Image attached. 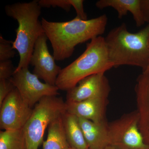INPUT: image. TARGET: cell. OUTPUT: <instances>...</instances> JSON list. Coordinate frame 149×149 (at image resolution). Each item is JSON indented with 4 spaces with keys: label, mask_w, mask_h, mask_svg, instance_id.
Returning a JSON list of instances; mask_svg holds the SVG:
<instances>
[{
    "label": "cell",
    "mask_w": 149,
    "mask_h": 149,
    "mask_svg": "<svg viewBox=\"0 0 149 149\" xmlns=\"http://www.w3.org/2000/svg\"><path fill=\"white\" fill-rule=\"evenodd\" d=\"M106 15L83 20L75 17L70 21L57 22L42 18L44 32L50 42L55 59L61 61L72 55L75 47L104 34L107 23Z\"/></svg>",
    "instance_id": "1"
},
{
    "label": "cell",
    "mask_w": 149,
    "mask_h": 149,
    "mask_svg": "<svg viewBox=\"0 0 149 149\" xmlns=\"http://www.w3.org/2000/svg\"><path fill=\"white\" fill-rule=\"evenodd\" d=\"M113 67L128 65L142 70L149 65V24L136 33L128 31L125 23L111 29L105 37Z\"/></svg>",
    "instance_id": "2"
},
{
    "label": "cell",
    "mask_w": 149,
    "mask_h": 149,
    "mask_svg": "<svg viewBox=\"0 0 149 149\" xmlns=\"http://www.w3.org/2000/svg\"><path fill=\"white\" fill-rule=\"evenodd\" d=\"M41 8L36 0L7 5L5 7L7 15L18 22V27L15 30L16 39L12 42L13 48L17 51L19 56V62L15 72L28 68L35 43L45 33L39 20Z\"/></svg>",
    "instance_id": "3"
},
{
    "label": "cell",
    "mask_w": 149,
    "mask_h": 149,
    "mask_svg": "<svg viewBox=\"0 0 149 149\" xmlns=\"http://www.w3.org/2000/svg\"><path fill=\"white\" fill-rule=\"evenodd\" d=\"M113 68L110 61L104 37L94 38L87 44L82 54L61 69L56 82L59 90L68 91L86 77L104 73Z\"/></svg>",
    "instance_id": "4"
},
{
    "label": "cell",
    "mask_w": 149,
    "mask_h": 149,
    "mask_svg": "<svg viewBox=\"0 0 149 149\" xmlns=\"http://www.w3.org/2000/svg\"><path fill=\"white\" fill-rule=\"evenodd\" d=\"M66 112L65 102L57 96L44 97L34 107L24 129L27 149H38L46 128Z\"/></svg>",
    "instance_id": "5"
},
{
    "label": "cell",
    "mask_w": 149,
    "mask_h": 149,
    "mask_svg": "<svg viewBox=\"0 0 149 149\" xmlns=\"http://www.w3.org/2000/svg\"><path fill=\"white\" fill-rule=\"evenodd\" d=\"M137 110L108 123L110 145L116 149H149L139 126Z\"/></svg>",
    "instance_id": "6"
},
{
    "label": "cell",
    "mask_w": 149,
    "mask_h": 149,
    "mask_svg": "<svg viewBox=\"0 0 149 149\" xmlns=\"http://www.w3.org/2000/svg\"><path fill=\"white\" fill-rule=\"evenodd\" d=\"M10 80L18 90L24 101L31 107L47 96H57L58 88L55 85L43 83L28 68L15 72Z\"/></svg>",
    "instance_id": "7"
},
{
    "label": "cell",
    "mask_w": 149,
    "mask_h": 149,
    "mask_svg": "<svg viewBox=\"0 0 149 149\" xmlns=\"http://www.w3.org/2000/svg\"><path fill=\"white\" fill-rule=\"evenodd\" d=\"M33 108L28 105L14 88L0 105V128L15 130L24 128L32 114Z\"/></svg>",
    "instance_id": "8"
},
{
    "label": "cell",
    "mask_w": 149,
    "mask_h": 149,
    "mask_svg": "<svg viewBox=\"0 0 149 149\" xmlns=\"http://www.w3.org/2000/svg\"><path fill=\"white\" fill-rule=\"evenodd\" d=\"M45 33L41 35L35 43L30 64L34 66L33 73L45 83L56 85L57 79L61 70V68L56 64L53 56L49 52Z\"/></svg>",
    "instance_id": "9"
},
{
    "label": "cell",
    "mask_w": 149,
    "mask_h": 149,
    "mask_svg": "<svg viewBox=\"0 0 149 149\" xmlns=\"http://www.w3.org/2000/svg\"><path fill=\"white\" fill-rule=\"evenodd\" d=\"M104 74H93L80 81L75 87L67 91L66 102H81L96 97H108L111 88Z\"/></svg>",
    "instance_id": "10"
},
{
    "label": "cell",
    "mask_w": 149,
    "mask_h": 149,
    "mask_svg": "<svg viewBox=\"0 0 149 149\" xmlns=\"http://www.w3.org/2000/svg\"><path fill=\"white\" fill-rule=\"evenodd\" d=\"M135 90L139 128L149 147V66L142 70L137 78Z\"/></svg>",
    "instance_id": "11"
},
{
    "label": "cell",
    "mask_w": 149,
    "mask_h": 149,
    "mask_svg": "<svg viewBox=\"0 0 149 149\" xmlns=\"http://www.w3.org/2000/svg\"><path fill=\"white\" fill-rule=\"evenodd\" d=\"M66 112L95 123L107 121L106 112L108 104L107 97L93 98L83 101L65 102Z\"/></svg>",
    "instance_id": "12"
},
{
    "label": "cell",
    "mask_w": 149,
    "mask_h": 149,
    "mask_svg": "<svg viewBox=\"0 0 149 149\" xmlns=\"http://www.w3.org/2000/svg\"><path fill=\"white\" fill-rule=\"evenodd\" d=\"M85 141L90 149H105L110 145L108 123H95L78 117Z\"/></svg>",
    "instance_id": "13"
},
{
    "label": "cell",
    "mask_w": 149,
    "mask_h": 149,
    "mask_svg": "<svg viewBox=\"0 0 149 149\" xmlns=\"http://www.w3.org/2000/svg\"><path fill=\"white\" fill-rule=\"evenodd\" d=\"M96 6L100 9L111 7L117 11L118 18L121 19L130 12L137 27H141L145 23L141 11V0H100L96 3Z\"/></svg>",
    "instance_id": "14"
},
{
    "label": "cell",
    "mask_w": 149,
    "mask_h": 149,
    "mask_svg": "<svg viewBox=\"0 0 149 149\" xmlns=\"http://www.w3.org/2000/svg\"><path fill=\"white\" fill-rule=\"evenodd\" d=\"M62 118L65 133L70 148L75 149L89 148L78 117L66 112L63 115Z\"/></svg>",
    "instance_id": "15"
},
{
    "label": "cell",
    "mask_w": 149,
    "mask_h": 149,
    "mask_svg": "<svg viewBox=\"0 0 149 149\" xmlns=\"http://www.w3.org/2000/svg\"><path fill=\"white\" fill-rule=\"evenodd\" d=\"M62 116L54 120L48 126L47 140L43 142V149H69L63 128Z\"/></svg>",
    "instance_id": "16"
},
{
    "label": "cell",
    "mask_w": 149,
    "mask_h": 149,
    "mask_svg": "<svg viewBox=\"0 0 149 149\" xmlns=\"http://www.w3.org/2000/svg\"><path fill=\"white\" fill-rule=\"evenodd\" d=\"M0 149H27L24 129L0 132Z\"/></svg>",
    "instance_id": "17"
},
{
    "label": "cell",
    "mask_w": 149,
    "mask_h": 149,
    "mask_svg": "<svg viewBox=\"0 0 149 149\" xmlns=\"http://www.w3.org/2000/svg\"><path fill=\"white\" fill-rule=\"evenodd\" d=\"M16 54L12 46V42L0 36V61L10 60Z\"/></svg>",
    "instance_id": "18"
},
{
    "label": "cell",
    "mask_w": 149,
    "mask_h": 149,
    "mask_svg": "<svg viewBox=\"0 0 149 149\" xmlns=\"http://www.w3.org/2000/svg\"><path fill=\"white\" fill-rule=\"evenodd\" d=\"M38 2L42 8L58 7L68 12L73 6V0H40Z\"/></svg>",
    "instance_id": "19"
},
{
    "label": "cell",
    "mask_w": 149,
    "mask_h": 149,
    "mask_svg": "<svg viewBox=\"0 0 149 149\" xmlns=\"http://www.w3.org/2000/svg\"><path fill=\"white\" fill-rule=\"evenodd\" d=\"M15 69L10 60L0 61V80H10Z\"/></svg>",
    "instance_id": "20"
},
{
    "label": "cell",
    "mask_w": 149,
    "mask_h": 149,
    "mask_svg": "<svg viewBox=\"0 0 149 149\" xmlns=\"http://www.w3.org/2000/svg\"><path fill=\"white\" fill-rule=\"evenodd\" d=\"M14 88L10 80H0V105Z\"/></svg>",
    "instance_id": "21"
},
{
    "label": "cell",
    "mask_w": 149,
    "mask_h": 149,
    "mask_svg": "<svg viewBox=\"0 0 149 149\" xmlns=\"http://www.w3.org/2000/svg\"><path fill=\"white\" fill-rule=\"evenodd\" d=\"M84 1L83 0H73L72 7L75 9L77 13L76 17L83 20H87L88 17L83 7Z\"/></svg>",
    "instance_id": "22"
},
{
    "label": "cell",
    "mask_w": 149,
    "mask_h": 149,
    "mask_svg": "<svg viewBox=\"0 0 149 149\" xmlns=\"http://www.w3.org/2000/svg\"><path fill=\"white\" fill-rule=\"evenodd\" d=\"M141 6L144 20L149 24V0H141Z\"/></svg>",
    "instance_id": "23"
},
{
    "label": "cell",
    "mask_w": 149,
    "mask_h": 149,
    "mask_svg": "<svg viewBox=\"0 0 149 149\" xmlns=\"http://www.w3.org/2000/svg\"><path fill=\"white\" fill-rule=\"evenodd\" d=\"M105 149H116V148H114V147H113L112 146H110V145H109V146H107V147Z\"/></svg>",
    "instance_id": "24"
},
{
    "label": "cell",
    "mask_w": 149,
    "mask_h": 149,
    "mask_svg": "<svg viewBox=\"0 0 149 149\" xmlns=\"http://www.w3.org/2000/svg\"><path fill=\"white\" fill-rule=\"evenodd\" d=\"M69 149H75L72 148H70H70ZM90 149V148H88V149Z\"/></svg>",
    "instance_id": "25"
},
{
    "label": "cell",
    "mask_w": 149,
    "mask_h": 149,
    "mask_svg": "<svg viewBox=\"0 0 149 149\" xmlns=\"http://www.w3.org/2000/svg\"></svg>",
    "instance_id": "26"
}]
</instances>
